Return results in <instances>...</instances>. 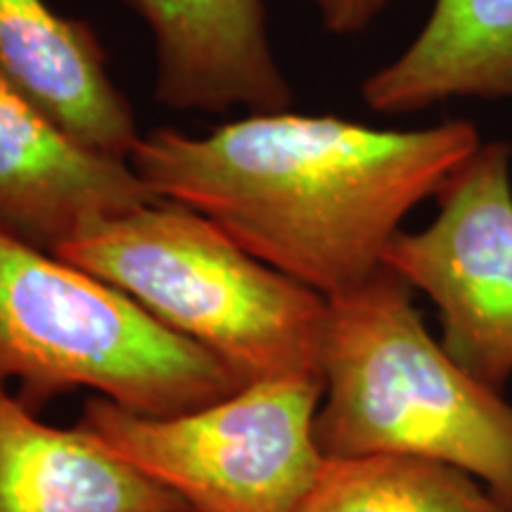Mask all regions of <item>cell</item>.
I'll use <instances>...</instances> for the list:
<instances>
[{"label": "cell", "instance_id": "10", "mask_svg": "<svg viewBox=\"0 0 512 512\" xmlns=\"http://www.w3.org/2000/svg\"><path fill=\"white\" fill-rule=\"evenodd\" d=\"M79 427L48 425L0 384V512H185ZM192 512V510H190Z\"/></svg>", "mask_w": 512, "mask_h": 512}, {"label": "cell", "instance_id": "13", "mask_svg": "<svg viewBox=\"0 0 512 512\" xmlns=\"http://www.w3.org/2000/svg\"><path fill=\"white\" fill-rule=\"evenodd\" d=\"M335 34H356L366 29L389 0H311Z\"/></svg>", "mask_w": 512, "mask_h": 512}, {"label": "cell", "instance_id": "5", "mask_svg": "<svg viewBox=\"0 0 512 512\" xmlns=\"http://www.w3.org/2000/svg\"><path fill=\"white\" fill-rule=\"evenodd\" d=\"M323 382H247L195 411L143 415L91 396L76 427L181 498L192 512H292L325 456Z\"/></svg>", "mask_w": 512, "mask_h": 512}, {"label": "cell", "instance_id": "6", "mask_svg": "<svg viewBox=\"0 0 512 512\" xmlns=\"http://www.w3.org/2000/svg\"><path fill=\"white\" fill-rule=\"evenodd\" d=\"M439 214L399 230L382 264L437 306L441 344L477 380L512 377L510 147L479 145L437 192Z\"/></svg>", "mask_w": 512, "mask_h": 512}, {"label": "cell", "instance_id": "14", "mask_svg": "<svg viewBox=\"0 0 512 512\" xmlns=\"http://www.w3.org/2000/svg\"><path fill=\"white\" fill-rule=\"evenodd\" d=\"M185 512H190V510H185Z\"/></svg>", "mask_w": 512, "mask_h": 512}, {"label": "cell", "instance_id": "12", "mask_svg": "<svg viewBox=\"0 0 512 512\" xmlns=\"http://www.w3.org/2000/svg\"><path fill=\"white\" fill-rule=\"evenodd\" d=\"M292 512H512L482 482L413 456L325 458Z\"/></svg>", "mask_w": 512, "mask_h": 512}, {"label": "cell", "instance_id": "4", "mask_svg": "<svg viewBox=\"0 0 512 512\" xmlns=\"http://www.w3.org/2000/svg\"><path fill=\"white\" fill-rule=\"evenodd\" d=\"M10 380L34 411L88 389L143 415L188 413L245 387L114 285L0 230V384Z\"/></svg>", "mask_w": 512, "mask_h": 512}, {"label": "cell", "instance_id": "9", "mask_svg": "<svg viewBox=\"0 0 512 512\" xmlns=\"http://www.w3.org/2000/svg\"><path fill=\"white\" fill-rule=\"evenodd\" d=\"M0 79L105 155L131 159L143 138L93 31L43 0H0Z\"/></svg>", "mask_w": 512, "mask_h": 512}, {"label": "cell", "instance_id": "3", "mask_svg": "<svg viewBox=\"0 0 512 512\" xmlns=\"http://www.w3.org/2000/svg\"><path fill=\"white\" fill-rule=\"evenodd\" d=\"M55 256L128 294L245 384L323 382L328 297L268 266L195 209L155 200L76 235Z\"/></svg>", "mask_w": 512, "mask_h": 512}, {"label": "cell", "instance_id": "11", "mask_svg": "<svg viewBox=\"0 0 512 512\" xmlns=\"http://www.w3.org/2000/svg\"><path fill=\"white\" fill-rule=\"evenodd\" d=\"M463 95L512 98V0H437L403 55L363 83L387 114Z\"/></svg>", "mask_w": 512, "mask_h": 512}, {"label": "cell", "instance_id": "2", "mask_svg": "<svg viewBox=\"0 0 512 512\" xmlns=\"http://www.w3.org/2000/svg\"><path fill=\"white\" fill-rule=\"evenodd\" d=\"M316 439L325 458L413 456L512 510V403L437 342L392 268L328 297Z\"/></svg>", "mask_w": 512, "mask_h": 512}, {"label": "cell", "instance_id": "7", "mask_svg": "<svg viewBox=\"0 0 512 512\" xmlns=\"http://www.w3.org/2000/svg\"><path fill=\"white\" fill-rule=\"evenodd\" d=\"M159 197L128 159L83 145L0 79V230L46 252Z\"/></svg>", "mask_w": 512, "mask_h": 512}, {"label": "cell", "instance_id": "8", "mask_svg": "<svg viewBox=\"0 0 512 512\" xmlns=\"http://www.w3.org/2000/svg\"><path fill=\"white\" fill-rule=\"evenodd\" d=\"M155 38L157 98L176 110L280 112L292 102L261 0H128Z\"/></svg>", "mask_w": 512, "mask_h": 512}, {"label": "cell", "instance_id": "1", "mask_svg": "<svg viewBox=\"0 0 512 512\" xmlns=\"http://www.w3.org/2000/svg\"><path fill=\"white\" fill-rule=\"evenodd\" d=\"M482 145L470 121L394 131L254 112L207 136L147 133L128 162L159 200L207 216L325 297L366 280L415 204Z\"/></svg>", "mask_w": 512, "mask_h": 512}]
</instances>
